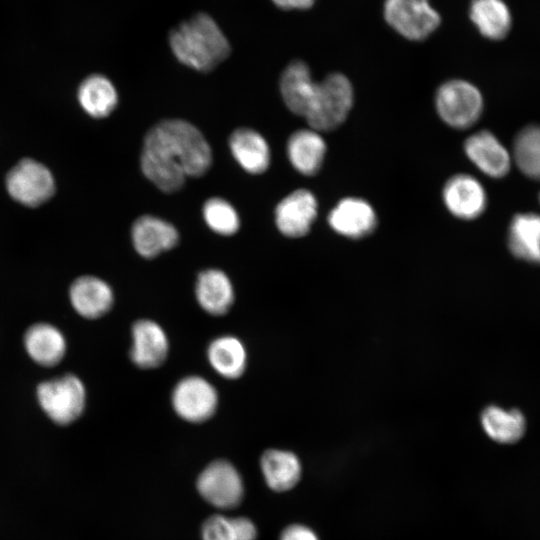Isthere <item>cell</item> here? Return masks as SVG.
<instances>
[{
	"mask_svg": "<svg viewBox=\"0 0 540 540\" xmlns=\"http://www.w3.org/2000/svg\"><path fill=\"white\" fill-rule=\"evenodd\" d=\"M211 163L212 152L205 137L185 120H163L144 138L142 172L163 192L179 190L187 177L202 176Z\"/></svg>",
	"mask_w": 540,
	"mask_h": 540,
	"instance_id": "cell-1",
	"label": "cell"
},
{
	"mask_svg": "<svg viewBox=\"0 0 540 540\" xmlns=\"http://www.w3.org/2000/svg\"><path fill=\"white\" fill-rule=\"evenodd\" d=\"M169 45L179 62L200 72H209L231 53V47L217 22L199 12L169 33Z\"/></svg>",
	"mask_w": 540,
	"mask_h": 540,
	"instance_id": "cell-2",
	"label": "cell"
},
{
	"mask_svg": "<svg viewBox=\"0 0 540 540\" xmlns=\"http://www.w3.org/2000/svg\"><path fill=\"white\" fill-rule=\"evenodd\" d=\"M354 104V88L343 73L332 72L317 83L312 103L305 115L310 128L331 132L348 118Z\"/></svg>",
	"mask_w": 540,
	"mask_h": 540,
	"instance_id": "cell-3",
	"label": "cell"
},
{
	"mask_svg": "<svg viewBox=\"0 0 540 540\" xmlns=\"http://www.w3.org/2000/svg\"><path fill=\"white\" fill-rule=\"evenodd\" d=\"M434 107L438 117L447 126L465 130L480 119L484 102L480 90L471 82L449 79L437 87Z\"/></svg>",
	"mask_w": 540,
	"mask_h": 540,
	"instance_id": "cell-4",
	"label": "cell"
},
{
	"mask_svg": "<svg viewBox=\"0 0 540 540\" xmlns=\"http://www.w3.org/2000/svg\"><path fill=\"white\" fill-rule=\"evenodd\" d=\"M36 397L47 417L61 426L79 419L87 401L84 383L71 373L41 382L37 386Z\"/></svg>",
	"mask_w": 540,
	"mask_h": 540,
	"instance_id": "cell-5",
	"label": "cell"
},
{
	"mask_svg": "<svg viewBox=\"0 0 540 540\" xmlns=\"http://www.w3.org/2000/svg\"><path fill=\"white\" fill-rule=\"evenodd\" d=\"M383 16L394 31L410 41L427 39L441 24L430 0H384Z\"/></svg>",
	"mask_w": 540,
	"mask_h": 540,
	"instance_id": "cell-6",
	"label": "cell"
},
{
	"mask_svg": "<svg viewBox=\"0 0 540 540\" xmlns=\"http://www.w3.org/2000/svg\"><path fill=\"white\" fill-rule=\"evenodd\" d=\"M170 402L179 418L199 424L211 419L217 412L219 393L203 376L187 375L173 387Z\"/></svg>",
	"mask_w": 540,
	"mask_h": 540,
	"instance_id": "cell-7",
	"label": "cell"
},
{
	"mask_svg": "<svg viewBox=\"0 0 540 540\" xmlns=\"http://www.w3.org/2000/svg\"><path fill=\"white\" fill-rule=\"evenodd\" d=\"M199 494L211 505L231 509L240 504L244 486L241 475L227 460L211 462L198 476Z\"/></svg>",
	"mask_w": 540,
	"mask_h": 540,
	"instance_id": "cell-8",
	"label": "cell"
},
{
	"mask_svg": "<svg viewBox=\"0 0 540 540\" xmlns=\"http://www.w3.org/2000/svg\"><path fill=\"white\" fill-rule=\"evenodd\" d=\"M6 186L12 198L27 206L42 204L55 189L54 178L48 168L32 159H24L10 170Z\"/></svg>",
	"mask_w": 540,
	"mask_h": 540,
	"instance_id": "cell-9",
	"label": "cell"
},
{
	"mask_svg": "<svg viewBox=\"0 0 540 540\" xmlns=\"http://www.w3.org/2000/svg\"><path fill=\"white\" fill-rule=\"evenodd\" d=\"M441 195L447 211L460 220L477 219L487 207V194L483 185L470 174L457 173L449 177Z\"/></svg>",
	"mask_w": 540,
	"mask_h": 540,
	"instance_id": "cell-10",
	"label": "cell"
},
{
	"mask_svg": "<svg viewBox=\"0 0 540 540\" xmlns=\"http://www.w3.org/2000/svg\"><path fill=\"white\" fill-rule=\"evenodd\" d=\"M129 358L138 368L160 367L169 355L170 343L164 328L149 318L136 320L131 326Z\"/></svg>",
	"mask_w": 540,
	"mask_h": 540,
	"instance_id": "cell-11",
	"label": "cell"
},
{
	"mask_svg": "<svg viewBox=\"0 0 540 540\" xmlns=\"http://www.w3.org/2000/svg\"><path fill=\"white\" fill-rule=\"evenodd\" d=\"M318 214L316 196L308 189L300 188L286 195L275 208V224L278 231L288 238L306 236Z\"/></svg>",
	"mask_w": 540,
	"mask_h": 540,
	"instance_id": "cell-12",
	"label": "cell"
},
{
	"mask_svg": "<svg viewBox=\"0 0 540 540\" xmlns=\"http://www.w3.org/2000/svg\"><path fill=\"white\" fill-rule=\"evenodd\" d=\"M327 222L338 235L349 239H361L375 231L378 216L367 200L348 196L340 199L329 211Z\"/></svg>",
	"mask_w": 540,
	"mask_h": 540,
	"instance_id": "cell-13",
	"label": "cell"
},
{
	"mask_svg": "<svg viewBox=\"0 0 540 540\" xmlns=\"http://www.w3.org/2000/svg\"><path fill=\"white\" fill-rule=\"evenodd\" d=\"M463 148L471 163L491 178H502L510 170L509 152L488 130L477 131L468 136Z\"/></svg>",
	"mask_w": 540,
	"mask_h": 540,
	"instance_id": "cell-14",
	"label": "cell"
},
{
	"mask_svg": "<svg viewBox=\"0 0 540 540\" xmlns=\"http://www.w3.org/2000/svg\"><path fill=\"white\" fill-rule=\"evenodd\" d=\"M69 300L73 309L83 318L98 319L113 307V288L105 280L84 275L75 279L69 288Z\"/></svg>",
	"mask_w": 540,
	"mask_h": 540,
	"instance_id": "cell-15",
	"label": "cell"
},
{
	"mask_svg": "<svg viewBox=\"0 0 540 540\" xmlns=\"http://www.w3.org/2000/svg\"><path fill=\"white\" fill-rule=\"evenodd\" d=\"M194 296L205 313L223 316L234 304L235 289L230 277L223 270L208 268L197 275Z\"/></svg>",
	"mask_w": 540,
	"mask_h": 540,
	"instance_id": "cell-16",
	"label": "cell"
},
{
	"mask_svg": "<svg viewBox=\"0 0 540 540\" xmlns=\"http://www.w3.org/2000/svg\"><path fill=\"white\" fill-rule=\"evenodd\" d=\"M131 240L141 257L151 259L174 248L179 234L171 223L152 215H143L132 225Z\"/></svg>",
	"mask_w": 540,
	"mask_h": 540,
	"instance_id": "cell-17",
	"label": "cell"
},
{
	"mask_svg": "<svg viewBox=\"0 0 540 540\" xmlns=\"http://www.w3.org/2000/svg\"><path fill=\"white\" fill-rule=\"evenodd\" d=\"M286 151L290 164L297 172L313 176L324 164L327 144L321 132L310 127L303 128L289 136Z\"/></svg>",
	"mask_w": 540,
	"mask_h": 540,
	"instance_id": "cell-18",
	"label": "cell"
},
{
	"mask_svg": "<svg viewBox=\"0 0 540 540\" xmlns=\"http://www.w3.org/2000/svg\"><path fill=\"white\" fill-rule=\"evenodd\" d=\"M317 83L309 66L302 60H293L283 70L279 87L287 109L305 117L314 98Z\"/></svg>",
	"mask_w": 540,
	"mask_h": 540,
	"instance_id": "cell-19",
	"label": "cell"
},
{
	"mask_svg": "<svg viewBox=\"0 0 540 540\" xmlns=\"http://www.w3.org/2000/svg\"><path fill=\"white\" fill-rule=\"evenodd\" d=\"M23 343L28 356L44 367L60 363L67 350L63 333L56 326L45 322L31 325L24 334Z\"/></svg>",
	"mask_w": 540,
	"mask_h": 540,
	"instance_id": "cell-20",
	"label": "cell"
},
{
	"mask_svg": "<svg viewBox=\"0 0 540 540\" xmlns=\"http://www.w3.org/2000/svg\"><path fill=\"white\" fill-rule=\"evenodd\" d=\"M210 367L222 378L236 380L246 371L248 352L237 336L223 334L212 339L206 349Z\"/></svg>",
	"mask_w": 540,
	"mask_h": 540,
	"instance_id": "cell-21",
	"label": "cell"
},
{
	"mask_svg": "<svg viewBox=\"0 0 540 540\" xmlns=\"http://www.w3.org/2000/svg\"><path fill=\"white\" fill-rule=\"evenodd\" d=\"M229 148L238 164L248 173L261 174L270 165V147L266 139L253 129L242 127L233 131Z\"/></svg>",
	"mask_w": 540,
	"mask_h": 540,
	"instance_id": "cell-22",
	"label": "cell"
},
{
	"mask_svg": "<svg viewBox=\"0 0 540 540\" xmlns=\"http://www.w3.org/2000/svg\"><path fill=\"white\" fill-rule=\"evenodd\" d=\"M260 468L267 485L276 492L292 489L302 475L299 458L288 450H266L260 458Z\"/></svg>",
	"mask_w": 540,
	"mask_h": 540,
	"instance_id": "cell-23",
	"label": "cell"
},
{
	"mask_svg": "<svg viewBox=\"0 0 540 540\" xmlns=\"http://www.w3.org/2000/svg\"><path fill=\"white\" fill-rule=\"evenodd\" d=\"M508 247L518 259L540 264V215H515L508 229Z\"/></svg>",
	"mask_w": 540,
	"mask_h": 540,
	"instance_id": "cell-24",
	"label": "cell"
},
{
	"mask_svg": "<svg viewBox=\"0 0 540 540\" xmlns=\"http://www.w3.org/2000/svg\"><path fill=\"white\" fill-rule=\"evenodd\" d=\"M468 12L479 33L490 40L503 39L511 29V12L503 0H471Z\"/></svg>",
	"mask_w": 540,
	"mask_h": 540,
	"instance_id": "cell-25",
	"label": "cell"
},
{
	"mask_svg": "<svg viewBox=\"0 0 540 540\" xmlns=\"http://www.w3.org/2000/svg\"><path fill=\"white\" fill-rule=\"evenodd\" d=\"M481 425L488 437L500 444H513L519 441L526 429L525 417L521 411L506 410L495 405L483 410Z\"/></svg>",
	"mask_w": 540,
	"mask_h": 540,
	"instance_id": "cell-26",
	"label": "cell"
},
{
	"mask_svg": "<svg viewBox=\"0 0 540 540\" xmlns=\"http://www.w3.org/2000/svg\"><path fill=\"white\" fill-rule=\"evenodd\" d=\"M78 100L87 114L95 118H102L114 110L118 102V94L108 78L94 74L80 84Z\"/></svg>",
	"mask_w": 540,
	"mask_h": 540,
	"instance_id": "cell-27",
	"label": "cell"
},
{
	"mask_svg": "<svg viewBox=\"0 0 540 540\" xmlns=\"http://www.w3.org/2000/svg\"><path fill=\"white\" fill-rule=\"evenodd\" d=\"M513 159L527 177L540 180V125L524 127L513 142Z\"/></svg>",
	"mask_w": 540,
	"mask_h": 540,
	"instance_id": "cell-28",
	"label": "cell"
},
{
	"mask_svg": "<svg viewBox=\"0 0 540 540\" xmlns=\"http://www.w3.org/2000/svg\"><path fill=\"white\" fill-rule=\"evenodd\" d=\"M203 218L207 226L221 236H231L240 227V219L235 208L226 200L213 197L203 206Z\"/></svg>",
	"mask_w": 540,
	"mask_h": 540,
	"instance_id": "cell-29",
	"label": "cell"
},
{
	"mask_svg": "<svg viewBox=\"0 0 540 540\" xmlns=\"http://www.w3.org/2000/svg\"><path fill=\"white\" fill-rule=\"evenodd\" d=\"M202 540H238L234 518L212 515L201 528Z\"/></svg>",
	"mask_w": 540,
	"mask_h": 540,
	"instance_id": "cell-30",
	"label": "cell"
},
{
	"mask_svg": "<svg viewBox=\"0 0 540 540\" xmlns=\"http://www.w3.org/2000/svg\"><path fill=\"white\" fill-rule=\"evenodd\" d=\"M279 540H319V537L306 525L292 524L281 532Z\"/></svg>",
	"mask_w": 540,
	"mask_h": 540,
	"instance_id": "cell-31",
	"label": "cell"
},
{
	"mask_svg": "<svg viewBox=\"0 0 540 540\" xmlns=\"http://www.w3.org/2000/svg\"><path fill=\"white\" fill-rule=\"evenodd\" d=\"M234 523L239 540H256L257 529L251 520L245 517H236Z\"/></svg>",
	"mask_w": 540,
	"mask_h": 540,
	"instance_id": "cell-32",
	"label": "cell"
},
{
	"mask_svg": "<svg viewBox=\"0 0 540 540\" xmlns=\"http://www.w3.org/2000/svg\"><path fill=\"white\" fill-rule=\"evenodd\" d=\"M283 10H305L311 8L316 0H271Z\"/></svg>",
	"mask_w": 540,
	"mask_h": 540,
	"instance_id": "cell-33",
	"label": "cell"
},
{
	"mask_svg": "<svg viewBox=\"0 0 540 540\" xmlns=\"http://www.w3.org/2000/svg\"><path fill=\"white\" fill-rule=\"evenodd\" d=\"M539 200H540V195H539Z\"/></svg>",
	"mask_w": 540,
	"mask_h": 540,
	"instance_id": "cell-34",
	"label": "cell"
}]
</instances>
